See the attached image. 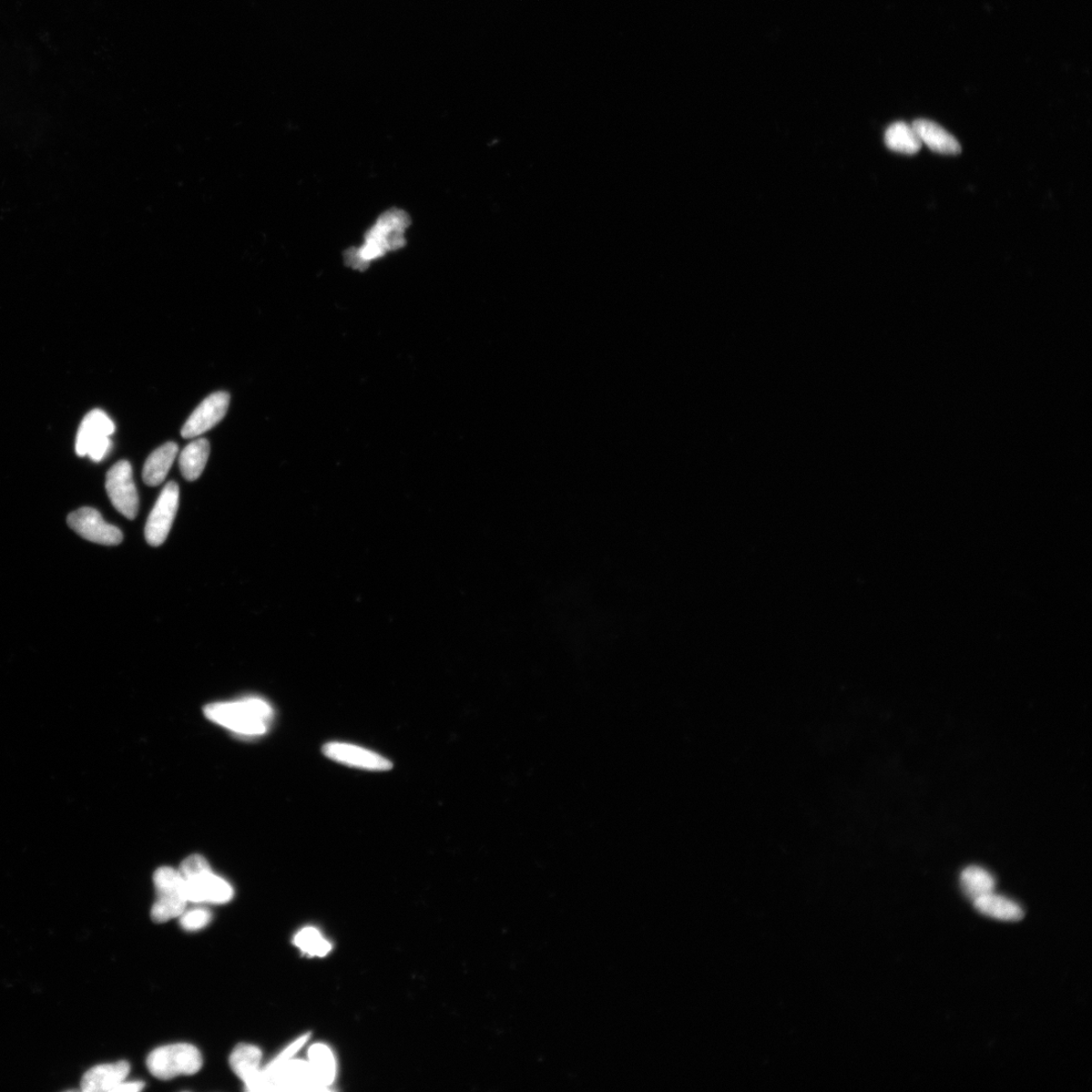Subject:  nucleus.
Instances as JSON below:
<instances>
[{
    "label": "nucleus",
    "instance_id": "obj_1",
    "mask_svg": "<svg viewBox=\"0 0 1092 1092\" xmlns=\"http://www.w3.org/2000/svg\"><path fill=\"white\" fill-rule=\"evenodd\" d=\"M206 717L220 726L245 736H260L267 732L273 710L260 698H245L235 702L209 704Z\"/></svg>",
    "mask_w": 1092,
    "mask_h": 1092
},
{
    "label": "nucleus",
    "instance_id": "obj_2",
    "mask_svg": "<svg viewBox=\"0 0 1092 1092\" xmlns=\"http://www.w3.org/2000/svg\"><path fill=\"white\" fill-rule=\"evenodd\" d=\"M408 224L409 218L404 212H386L366 235L363 247L350 252L349 263L355 269L363 270L370 261L383 257L387 251L404 247V232Z\"/></svg>",
    "mask_w": 1092,
    "mask_h": 1092
},
{
    "label": "nucleus",
    "instance_id": "obj_3",
    "mask_svg": "<svg viewBox=\"0 0 1092 1092\" xmlns=\"http://www.w3.org/2000/svg\"><path fill=\"white\" fill-rule=\"evenodd\" d=\"M178 871L185 881L189 902L224 904L232 900V886L213 873L210 864L202 856H189L182 862Z\"/></svg>",
    "mask_w": 1092,
    "mask_h": 1092
},
{
    "label": "nucleus",
    "instance_id": "obj_4",
    "mask_svg": "<svg viewBox=\"0 0 1092 1092\" xmlns=\"http://www.w3.org/2000/svg\"><path fill=\"white\" fill-rule=\"evenodd\" d=\"M201 1065L199 1049L186 1043L159 1047L152 1051L147 1058L150 1074L161 1080L196 1075Z\"/></svg>",
    "mask_w": 1092,
    "mask_h": 1092
},
{
    "label": "nucleus",
    "instance_id": "obj_5",
    "mask_svg": "<svg viewBox=\"0 0 1092 1092\" xmlns=\"http://www.w3.org/2000/svg\"><path fill=\"white\" fill-rule=\"evenodd\" d=\"M153 880L156 890V902L151 908L153 922L167 923L186 912L189 901L185 881L178 870L161 867Z\"/></svg>",
    "mask_w": 1092,
    "mask_h": 1092
},
{
    "label": "nucleus",
    "instance_id": "obj_6",
    "mask_svg": "<svg viewBox=\"0 0 1092 1092\" xmlns=\"http://www.w3.org/2000/svg\"><path fill=\"white\" fill-rule=\"evenodd\" d=\"M115 431V423L106 412L99 409L90 411L78 430L75 443L77 455L88 456L95 462L103 461L110 451L109 437Z\"/></svg>",
    "mask_w": 1092,
    "mask_h": 1092
},
{
    "label": "nucleus",
    "instance_id": "obj_7",
    "mask_svg": "<svg viewBox=\"0 0 1092 1092\" xmlns=\"http://www.w3.org/2000/svg\"><path fill=\"white\" fill-rule=\"evenodd\" d=\"M106 489L112 506L128 519L138 514L139 499L129 462L120 461L107 474Z\"/></svg>",
    "mask_w": 1092,
    "mask_h": 1092
},
{
    "label": "nucleus",
    "instance_id": "obj_8",
    "mask_svg": "<svg viewBox=\"0 0 1092 1092\" xmlns=\"http://www.w3.org/2000/svg\"><path fill=\"white\" fill-rule=\"evenodd\" d=\"M178 504L179 488L177 483L170 482L162 489L146 523L145 537L150 546H159L166 542L175 522Z\"/></svg>",
    "mask_w": 1092,
    "mask_h": 1092
},
{
    "label": "nucleus",
    "instance_id": "obj_9",
    "mask_svg": "<svg viewBox=\"0 0 1092 1092\" xmlns=\"http://www.w3.org/2000/svg\"><path fill=\"white\" fill-rule=\"evenodd\" d=\"M67 523L77 535L91 543L103 546H118L121 543V530L107 523L94 508L85 507L76 510L68 516Z\"/></svg>",
    "mask_w": 1092,
    "mask_h": 1092
},
{
    "label": "nucleus",
    "instance_id": "obj_10",
    "mask_svg": "<svg viewBox=\"0 0 1092 1092\" xmlns=\"http://www.w3.org/2000/svg\"><path fill=\"white\" fill-rule=\"evenodd\" d=\"M323 753L328 759L352 768L369 771H389L393 768L390 760L351 743L339 741L326 743L323 747Z\"/></svg>",
    "mask_w": 1092,
    "mask_h": 1092
},
{
    "label": "nucleus",
    "instance_id": "obj_11",
    "mask_svg": "<svg viewBox=\"0 0 1092 1092\" xmlns=\"http://www.w3.org/2000/svg\"><path fill=\"white\" fill-rule=\"evenodd\" d=\"M230 404V395L218 392L210 395L203 400L183 425L181 435L183 438H195L206 433L215 427L226 416Z\"/></svg>",
    "mask_w": 1092,
    "mask_h": 1092
},
{
    "label": "nucleus",
    "instance_id": "obj_12",
    "mask_svg": "<svg viewBox=\"0 0 1092 1092\" xmlns=\"http://www.w3.org/2000/svg\"><path fill=\"white\" fill-rule=\"evenodd\" d=\"M261 1050L254 1045L239 1044L234 1048L229 1063L234 1074L236 1075L249 1091L257 1090L262 1069Z\"/></svg>",
    "mask_w": 1092,
    "mask_h": 1092
},
{
    "label": "nucleus",
    "instance_id": "obj_13",
    "mask_svg": "<svg viewBox=\"0 0 1092 1092\" xmlns=\"http://www.w3.org/2000/svg\"><path fill=\"white\" fill-rule=\"evenodd\" d=\"M130 1070L127 1061L95 1066L84 1075L81 1089L86 1092H112L126 1080Z\"/></svg>",
    "mask_w": 1092,
    "mask_h": 1092
},
{
    "label": "nucleus",
    "instance_id": "obj_14",
    "mask_svg": "<svg viewBox=\"0 0 1092 1092\" xmlns=\"http://www.w3.org/2000/svg\"><path fill=\"white\" fill-rule=\"evenodd\" d=\"M912 126L922 144L938 155H957L961 152L960 143L935 121L920 119L914 121Z\"/></svg>",
    "mask_w": 1092,
    "mask_h": 1092
},
{
    "label": "nucleus",
    "instance_id": "obj_15",
    "mask_svg": "<svg viewBox=\"0 0 1092 1092\" xmlns=\"http://www.w3.org/2000/svg\"><path fill=\"white\" fill-rule=\"evenodd\" d=\"M178 454V445L175 443H167L157 448L147 458L143 468V481L150 487L165 482Z\"/></svg>",
    "mask_w": 1092,
    "mask_h": 1092
},
{
    "label": "nucleus",
    "instance_id": "obj_16",
    "mask_svg": "<svg viewBox=\"0 0 1092 1092\" xmlns=\"http://www.w3.org/2000/svg\"><path fill=\"white\" fill-rule=\"evenodd\" d=\"M973 902L979 913L999 921L1018 922L1025 916L1022 907L1017 903L994 892L977 898Z\"/></svg>",
    "mask_w": 1092,
    "mask_h": 1092
},
{
    "label": "nucleus",
    "instance_id": "obj_17",
    "mask_svg": "<svg viewBox=\"0 0 1092 1092\" xmlns=\"http://www.w3.org/2000/svg\"><path fill=\"white\" fill-rule=\"evenodd\" d=\"M210 455V443L205 438L190 443L179 455V467L183 477L196 481L205 469Z\"/></svg>",
    "mask_w": 1092,
    "mask_h": 1092
},
{
    "label": "nucleus",
    "instance_id": "obj_18",
    "mask_svg": "<svg viewBox=\"0 0 1092 1092\" xmlns=\"http://www.w3.org/2000/svg\"><path fill=\"white\" fill-rule=\"evenodd\" d=\"M885 144L894 152L914 155L923 144L914 129L903 121H896L885 132Z\"/></svg>",
    "mask_w": 1092,
    "mask_h": 1092
},
{
    "label": "nucleus",
    "instance_id": "obj_19",
    "mask_svg": "<svg viewBox=\"0 0 1092 1092\" xmlns=\"http://www.w3.org/2000/svg\"><path fill=\"white\" fill-rule=\"evenodd\" d=\"M308 1057L312 1073L320 1088L332 1085L336 1075V1063L330 1048L316 1044L309 1049Z\"/></svg>",
    "mask_w": 1092,
    "mask_h": 1092
},
{
    "label": "nucleus",
    "instance_id": "obj_20",
    "mask_svg": "<svg viewBox=\"0 0 1092 1092\" xmlns=\"http://www.w3.org/2000/svg\"><path fill=\"white\" fill-rule=\"evenodd\" d=\"M961 884L965 894L974 902L994 892L995 879L982 867L971 866L962 872Z\"/></svg>",
    "mask_w": 1092,
    "mask_h": 1092
},
{
    "label": "nucleus",
    "instance_id": "obj_21",
    "mask_svg": "<svg viewBox=\"0 0 1092 1092\" xmlns=\"http://www.w3.org/2000/svg\"><path fill=\"white\" fill-rule=\"evenodd\" d=\"M294 944L310 956L323 957L331 951V944L315 927H305L294 937Z\"/></svg>",
    "mask_w": 1092,
    "mask_h": 1092
},
{
    "label": "nucleus",
    "instance_id": "obj_22",
    "mask_svg": "<svg viewBox=\"0 0 1092 1092\" xmlns=\"http://www.w3.org/2000/svg\"><path fill=\"white\" fill-rule=\"evenodd\" d=\"M212 921V913L206 908H196L190 912H185L180 915V925L183 930L193 932L201 930L206 927Z\"/></svg>",
    "mask_w": 1092,
    "mask_h": 1092
},
{
    "label": "nucleus",
    "instance_id": "obj_23",
    "mask_svg": "<svg viewBox=\"0 0 1092 1092\" xmlns=\"http://www.w3.org/2000/svg\"><path fill=\"white\" fill-rule=\"evenodd\" d=\"M309 1037H310V1034H305L302 1037L298 1038L297 1040H293V1042L292 1044H290L287 1048H285L281 1054H279L277 1057H275L271 1061V1063L270 1064H268L267 1067L264 1068V1070H271V1069L278 1067L285 1063H288V1061L293 1059V1057L298 1053V1051H300L303 1048V1046L305 1043H307Z\"/></svg>",
    "mask_w": 1092,
    "mask_h": 1092
},
{
    "label": "nucleus",
    "instance_id": "obj_24",
    "mask_svg": "<svg viewBox=\"0 0 1092 1092\" xmlns=\"http://www.w3.org/2000/svg\"><path fill=\"white\" fill-rule=\"evenodd\" d=\"M144 1086L145 1084L142 1083V1081H131V1083L122 1081L112 1092H138L144 1088Z\"/></svg>",
    "mask_w": 1092,
    "mask_h": 1092
}]
</instances>
